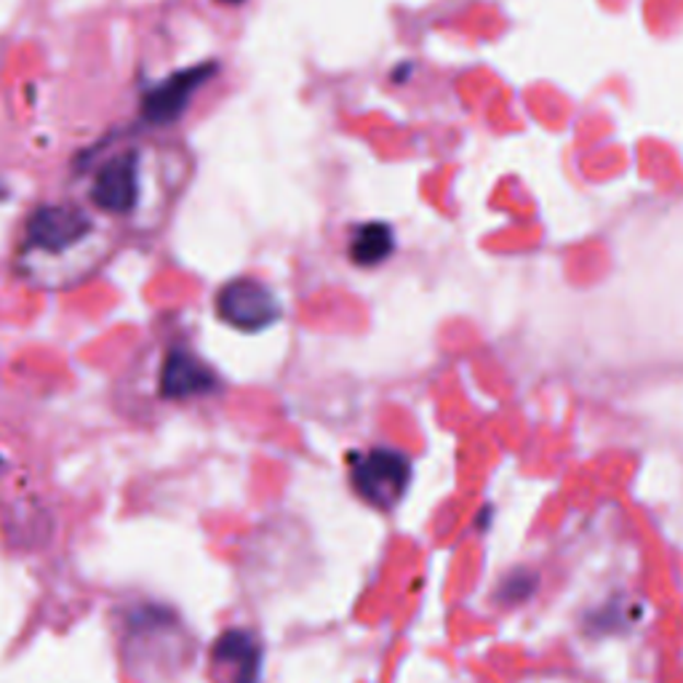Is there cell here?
Wrapping results in <instances>:
<instances>
[{"mask_svg": "<svg viewBox=\"0 0 683 683\" xmlns=\"http://www.w3.org/2000/svg\"><path fill=\"white\" fill-rule=\"evenodd\" d=\"M529 683H579V681H569V679H560V675H547V679H536V681H529Z\"/></svg>", "mask_w": 683, "mask_h": 683, "instance_id": "obj_9", "label": "cell"}, {"mask_svg": "<svg viewBox=\"0 0 683 683\" xmlns=\"http://www.w3.org/2000/svg\"><path fill=\"white\" fill-rule=\"evenodd\" d=\"M211 664L222 683H254L262 664L259 640L248 630H224L211 646Z\"/></svg>", "mask_w": 683, "mask_h": 683, "instance_id": "obj_6", "label": "cell"}, {"mask_svg": "<svg viewBox=\"0 0 683 683\" xmlns=\"http://www.w3.org/2000/svg\"><path fill=\"white\" fill-rule=\"evenodd\" d=\"M91 233V219L76 206H40L27 219V243L40 252H67Z\"/></svg>", "mask_w": 683, "mask_h": 683, "instance_id": "obj_4", "label": "cell"}, {"mask_svg": "<svg viewBox=\"0 0 683 683\" xmlns=\"http://www.w3.org/2000/svg\"><path fill=\"white\" fill-rule=\"evenodd\" d=\"M350 465L352 489L380 510L395 508L412 481V462L406 454L393 449H374L350 460Z\"/></svg>", "mask_w": 683, "mask_h": 683, "instance_id": "obj_1", "label": "cell"}, {"mask_svg": "<svg viewBox=\"0 0 683 683\" xmlns=\"http://www.w3.org/2000/svg\"><path fill=\"white\" fill-rule=\"evenodd\" d=\"M395 235L390 224L384 222H366L350 238V259L358 267H377L393 254Z\"/></svg>", "mask_w": 683, "mask_h": 683, "instance_id": "obj_8", "label": "cell"}, {"mask_svg": "<svg viewBox=\"0 0 683 683\" xmlns=\"http://www.w3.org/2000/svg\"><path fill=\"white\" fill-rule=\"evenodd\" d=\"M217 313L241 332H262L280 319V302L262 280L235 278L219 289Z\"/></svg>", "mask_w": 683, "mask_h": 683, "instance_id": "obj_2", "label": "cell"}, {"mask_svg": "<svg viewBox=\"0 0 683 683\" xmlns=\"http://www.w3.org/2000/svg\"><path fill=\"white\" fill-rule=\"evenodd\" d=\"M224 3H241V0H224Z\"/></svg>", "mask_w": 683, "mask_h": 683, "instance_id": "obj_10", "label": "cell"}, {"mask_svg": "<svg viewBox=\"0 0 683 683\" xmlns=\"http://www.w3.org/2000/svg\"><path fill=\"white\" fill-rule=\"evenodd\" d=\"M217 76V62H204L174 72L166 81L148 91L142 100V118L152 126H171L185 115L187 105L200 85H206Z\"/></svg>", "mask_w": 683, "mask_h": 683, "instance_id": "obj_3", "label": "cell"}, {"mask_svg": "<svg viewBox=\"0 0 683 683\" xmlns=\"http://www.w3.org/2000/svg\"><path fill=\"white\" fill-rule=\"evenodd\" d=\"M91 200L107 213L134 211L139 200V158L137 152L115 155L96 171L91 185Z\"/></svg>", "mask_w": 683, "mask_h": 683, "instance_id": "obj_5", "label": "cell"}, {"mask_svg": "<svg viewBox=\"0 0 683 683\" xmlns=\"http://www.w3.org/2000/svg\"><path fill=\"white\" fill-rule=\"evenodd\" d=\"M217 377L200 358L187 350H171L163 363L161 393L166 398H193L217 390Z\"/></svg>", "mask_w": 683, "mask_h": 683, "instance_id": "obj_7", "label": "cell"}]
</instances>
